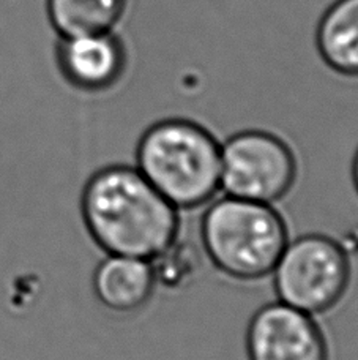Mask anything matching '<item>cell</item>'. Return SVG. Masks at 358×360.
Masks as SVG:
<instances>
[{"label":"cell","instance_id":"4","mask_svg":"<svg viewBox=\"0 0 358 360\" xmlns=\"http://www.w3.org/2000/svg\"><path fill=\"white\" fill-rule=\"evenodd\" d=\"M272 276L279 302L317 316L343 299L350 266L346 252L331 237L303 234L287 242Z\"/></svg>","mask_w":358,"mask_h":360},{"label":"cell","instance_id":"10","mask_svg":"<svg viewBox=\"0 0 358 360\" xmlns=\"http://www.w3.org/2000/svg\"><path fill=\"white\" fill-rule=\"evenodd\" d=\"M125 0H44V15L57 37L112 30Z\"/></svg>","mask_w":358,"mask_h":360},{"label":"cell","instance_id":"5","mask_svg":"<svg viewBox=\"0 0 358 360\" xmlns=\"http://www.w3.org/2000/svg\"><path fill=\"white\" fill-rule=\"evenodd\" d=\"M296 179V153L277 133L248 128L221 144V190L227 196L274 205Z\"/></svg>","mask_w":358,"mask_h":360},{"label":"cell","instance_id":"1","mask_svg":"<svg viewBox=\"0 0 358 360\" xmlns=\"http://www.w3.org/2000/svg\"><path fill=\"white\" fill-rule=\"evenodd\" d=\"M81 212L88 234L106 255L153 261L177 240L178 209L136 166L114 165L87 180Z\"/></svg>","mask_w":358,"mask_h":360},{"label":"cell","instance_id":"2","mask_svg":"<svg viewBox=\"0 0 358 360\" xmlns=\"http://www.w3.org/2000/svg\"><path fill=\"white\" fill-rule=\"evenodd\" d=\"M136 168L178 210L196 209L221 190V144L197 120L169 115L140 134Z\"/></svg>","mask_w":358,"mask_h":360},{"label":"cell","instance_id":"3","mask_svg":"<svg viewBox=\"0 0 358 360\" xmlns=\"http://www.w3.org/2000/svg\"><path fill=\"white\" fill-rule=\"evenodd\" d=\"M284 217L273 204L223 196L201 220V242L216 270L241 281L272 275L289 242Z\"/></svg>","mask_w":358,"mask_h":360},{"label":"cell","instance_id":"9","mask_svg":"<svg viewBox=\"0 0 358 360\" xmlns=\"http://www.w3.org/2000/svg\"><path fill=\"white\" fill-rule=\"evenodd\" d=\"M316 43L331 70L358 78V0H335L324 11Z\"/></svg>","mask_w":358,"mask_h":360},{"label":"cell","instance_id":"11","mask_svg":"<svg viewBox=\"0 0 358 360\" xmlns=\"http://www.w3.org/2000/svg\"><path fill=\"white\" fill-rule=\"evenodd\" d=\"M352 180L355 185V190L358 191V150L354 157V163H352Z\"/></svg>","mask_w":358,"mask_h":360},{"label":"cell","instance_id":"6","mask_svg":"<svg viewBox=\"0 0 358 360\" xmlns=\"http://www.w3.org/2000/svg\"><path fill=\"white\" fill-rule=\"evenodd\" d=\"M246 354L248 360H329V345L314 316L278 300L253 314Z\"/></svg>","mask_w":358,"mask_h":360},{"label":"cell","instance_id":"8","mask_svg":"<svg viewBox=\"0 0 358 360\" xmlns=\"http://www.w3.org/2000/svg\"><path fill=\"white\" fill-rule=\"evenodd\" d=\"M153 262L124 255H107L93 272V291L107 310L126 314L144 308L157 288Z\"/></svg>","mask_w":358,"mask_h":360},{"label":"cell","instance_id":"7","mask_svg":"<svg viewBox=\"0 0 358 360\" xmlns=\"http://www.w3.org/2000/svg\"><path fill=\"white\" fill-rule=\"evenodd\" d=\"M54 68L65 84L82 94H100L116 86L125 72L126 54L114 30L69 37L54 35Z\"/></svg>","mask_w":358,"mask_h":360}]
</instances>
